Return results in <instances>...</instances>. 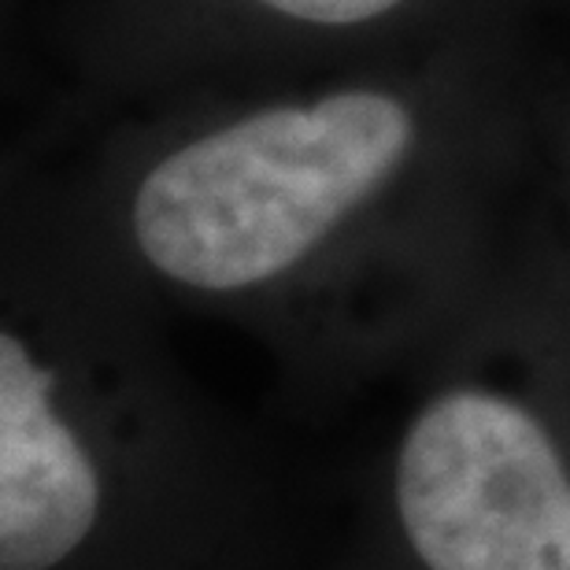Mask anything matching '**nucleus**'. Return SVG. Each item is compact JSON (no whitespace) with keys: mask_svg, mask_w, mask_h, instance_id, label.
Here are the masks:
<instances>
[{"mask_svg":"<svg viewBox=\"0 0 570 570\" xmlns=\"http://www.w3.org/2000/svg\"><path fill=\"white\" fill-rule=\"evenodd\" d=\"M407 145V108L371 89L259 111L167 156L134 197V234L167 278L245 289L312 253Z\"/></svg>","mask_w":570,"mask_h":570,"instance_id":"obj_1","label":"nucleus"},{"mask_svg":"<svg viewBox=\"0 0 570 570\" xmlns=\"http://www.w3.org/2000/svg\"><path fill=\"white\" fill-rule=\"evenodd\" d=\"M396 508L430 570H570V474L504 396L460 390L415 419Z\"/></svg>","mask_w":570,"mask_h":570,"instance_id":"obj_2","label":"nucleus"},{"mask_svg":"<svg viewBox=\"0 0 570 570\" xmlns=\"http://www.w3.org/2000/svg\"><path fill=\"white\" fill-rule=\"evenodd\" d=\"M100 482L49 404V374L0 334V570H49L94 530Z\"/></svg>","mask_w":570,"mask_h":570,"instance_id":"obj_3","label":"nucleus"},{"mask_svg":"<svg viewBox=\"0 0 570 570\" xmlns=\"http://www.w3.org/2000/svg\"><path fill=\"white\" fill-rule=\"evenodd\" d=\"M264 4L285 11L304 22H323V27H348V22L374 19L390 11L401 0H264Z\"/></svg>","mask_w":570,"mask_h":570,"instance_id":"obj_4","label":"nucleus"}]
</instances>
